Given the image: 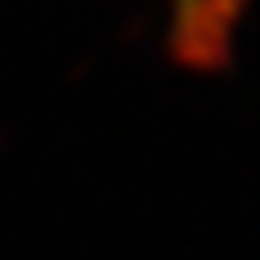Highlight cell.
<instances>
[{
  "label": "cell",
  "mask_w": 260,
  "mask_h": 260,
  "mask_svg": "<svg viewBox=\"0 0 260 260\" xmlns=\"http://www.w3.org/2000/svg\"><path fill=\"white\" fill-rule=\"evenodd\" d=\"M243 0H172V51L193 68H218L231 55Z\"/></svg>",
  "instance_id": "cell-1"
}]
</instances>
